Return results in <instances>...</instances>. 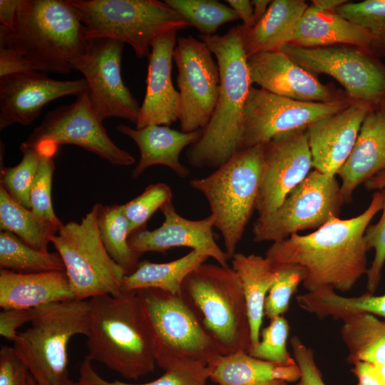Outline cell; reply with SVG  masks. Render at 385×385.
Here are the masks:
<instances>
[{"mask_svg": "<svg viewBox=\"0 0 385 385\" xmlns=\"http://www.w3.org/2000/svg\"><path fill=\"white\" fill-rule=\"evenodd\" d=\"M55 170L53 158L42 155L36 175L30 190L31 209L39 216L52 221H60L51 202V185Z\"/></svg>", "mask_w": 385, "mask_h": 385, "instance_id": "obj_43", "label": "cell"}, {"mask_svg": "<svg viewBox=\"0 0 385 385\" xmlns=\"http://www.w3.org/2000/svg\"><path fill=\"white\" fill-rule=\"evenodd\" d=\"M385 173V103L366 115L353 150L337 175L345 204L352 201L355 190L374 176Z\"/></svg>", "mask_w": 385, "mask_h": 385, "instance_id": "obj_23", "label": "cell"}, {"mask_svg": "<svg viewBox=\"0 0 385 385\" xmlns=\"http://www.w3.org/2000/svg\"><path fill=\"white\" fill-rule=\"evenodd\" d=\"M215 55L220 86L216 106L200 138L189 146L186 157L197 168H217L240 150L244 110L252 86L240 26L223 35H200Z\"/></svg>", "mask_w": 385, "mask_h": 385, "instance_id": "obj_3", "label": "cell"}, {"mask_svg": "<svg viewBox=\"0 0 385 385\" xmlns=\"http://www.w3.org/2000/svg\"><path fill=\"white\" fill-rule=\"evenodd\" d=\"M289 332V325L283 315L272 318L269 325L261 329V339L251 345L247 352L253 357L270 362L295 364L287 349Z\"/></svg>", "mask_w": 385, "mask_h": 385, "instance_id": "obj_40", "label": "cell"}, {"mask_svg": "<svg viewBox=\"0 0 385 385\" xmlns=\"http://www.w3.org/2000/svg\"><path fill=\"white\" fill-rule=\"evenodd\" d=\"M103 122L93 106L88 91H85L76 96L72 103L47 113L21 145L53 158L58 145H75L113 165H133L135 161L133 156L113 142Z\"/></svg>", "mask_w": 385, "mask_h": 385, "instance_id": "obj_11", "label": "cell"}, {"mask_svg": "<svg viewBox=\"0 0 385 385\" xmlns=\"http://www.w3.org/2000/svg\"><path fill=\"white\" fill-rule=\"evenodd\" d=\"M116 130L131 138L139 149V162L132 172L133 178L155 165H165L178 177L186 178L189 170L180 163V155L185 148L197 142L202 134V130L185 133L160 125L133 128L121 124Z\"/></svg>", "mask_w": 385, "mask_h": 385, "instance_id": "obj_24", "label": "cell"}, {"mask_svg": "<svg viewBox=\"0 0 385 385\" xmlns=\"http://www.w3.org/2000/svg\"><path fill=\"white\" fill-rule=\"evenodd\" d=\"M274 269L277 277L265 304V315L270 319L283 315L289 309L291 298L307 274L305 268L297 264L283 265Z\"/></svg>", "mask_w": 385, "mask_h": 385, "instance_id": "obj_41", "label": "cell"}, {"mask_svg": "<svg viewBox=\"0 0 385 385\" xmlns=\"http://www.w3.org/2000/svg\"><path fill=\"white\" fill-rule=\"evenodd\" d=\"M200 35H215L224 24L240 19L233 9L216 0H165Z\"/></svg>", "mask_w": 385, "mask_h": 385, "instance_id": "obj_36", "label": "cell"}, {"mask_svg": "<svg viewBox=\"0 0 385 385\" xmlns=\"http://www.w3.org/2000/svg\"><path fill=\"white\" fill-rule=\"evenodd\" d=\"M91 359L86 356L80 369L79 380L93 385H207L210 368L200 364H184L165 371L158 379L144 383L130 384L120 381H109L100 376L93 369Z\"/></svg>", "mask_w": 385, "mask_h": 385, "instance_id": "obj_37", "label": "cell"}, {"mask_svg": "<svg viewBox=\"0 0 385 385\" xmlns=\"http://www.w3.org/2000/svg\"><path fill=\"white\" fill-rule=\"evenodd\" d=\"M87 91L85 78L56 80L38 71L1 77L0 130L16 123L30 125L49 102Z\"/></svg>", "mask_w": 385, "mask_h": 385, "instance_id": "obj_18", "label": "cell"}, {"mask_svg": "<svg viewBox=\"0 0 385 385\" xmlns=\"http://www.w3.org/2000/svg\"><path fill=\"white\" fill-rule=\"evenodd\" d=\"M172 198L170 186L158 183L148 185L140 195L123 205L130 235L142 230L153 215Z\"/></svg>", "mask_w": 385, "mask_h": 385, "instance_id": "obj_42", "label": "cell"}, {"mask_svg": "<svg viewBox=\"0 0 385 385\" xmlns=\"http://www.w3.org/2000/svg\"><path fill=\"white\" fill-rule=\"evenodd\" d=\"M31 374L14 346L0 349V385H31Z\"/></svg>", "mask_w": 385, "mask_h": 385, "instance_id": "obj_45", "label": "cell"}, {"mask_svg": "<svg viewBox=\"0 0 385 385\" xmlns=\"http://www.w3.org/2000/svg\"><path fill=\"white\" fill-rule=\"evenodd\" d=\"M247 62L251 83L275 95L305 102L349 98L345 91L323 84L282 50L253 54Z\"/></svg>", "mask_w": 385, "mask_h": 385, "instance_id": "obj_19", "label": "cell"}, {"mask_svg": "<svg viewBox=\"0 0 385 385\" xmlns=\"http://www.w3.org/2000/svg\"><path fill=\"white\" fill-rule=\"evenodd\" d=\"M226 2L235 10L239 18L242 19L244 27L252 28L255 25L253 6L251 1L227 0Z\"/></svg>", "mask_w": 385, "mask_h": 385, "instance_id": "obj_49", "label": "cell"}, {"mask_svg": "<svg viewBox=\"0 0 385 385\" xmlns=\"http://www.w3.org/2000/svg\"><path fill=\"white\" fill-rule=\"evenodd\" d=\"M88 300L73 299L40 307L31 325L19 332L14 348L38 385H70L68 344L87 333Z\"/></svg>", "mask_w": 385, "mask_h": 385, "instance_id": "obj_7", "label": "cell"}, {"mask_svg": "<svg viewBox=\"0 0 385 385\" xmlns=\"http://www.w3.org/2000/svg\"><path fill=\"white\" fill-rule=\"evenodd\" d=\"M180 295L222 355L248 351L252 341L247 307L232 267L202 264L186 277Z\"/></svg>", "mask_w": 385, "mask_h": 385, "instance_id": "obj_5", "label": "cell"}, {"mask_svg": "<svg viewBox=\"0 0 385 385\" xmlns=\"http://www.w3.org/2000/svg\"><path fill=\"white\" fill-rule=\"evenodd\" d=\"M88 42V59L78 71L87 82V91L96 113L103 120L119 118L136 124L140 106L121 76L124 43L109 38Z\"/></svg>", "mask_w": 385, "mask_h": 385, "instance_id": "obj_17", "label": "cell"}, {"mask_svg": "<svg viewBox=\"0 0 385 385\" xmlns=\"http://www.w3.org/2000/svg\"><path fill=\"white\" fill-rule=\"evenodd\" d=\"M208 257L204 252L192 250L182 257L168 262L140 261L136 269L125 276L121 291L155 288L173 294H180L182 284L186 277L205 263Z\"/></svg>", "mask_w": 385, "mask_h": 385, "instance_id": "obj_30", "label": "cell"}, {"mask_svg": "<svg viewBox=\"0 0 385 385\" xmlns=\"http://www.w3.org/2000/svg\"><path fill=\"white\" fill-rule=\"evenodd\" d=\"M371 366L381 385H385V364H371Z\"/></svg>", "mask_w": 385, "mask_h": 385, "instance_id": "obj_55", "label": "cell"}, {"mask_svg": "<svg viewBox=\"0 0 385 385\" xmlns=\"http://www.w3.org/2000/svg\"><path fill=\"white\" fill-rule=\"evenodd\" d=\"M368 190H381L385 188V173L379 174L364 183Z\"/></svg>", "mask_w": 385, "mask_h": 385, "instance_id": "obj_54", "label": "cell"}, {"mask_svg": "<svg viewBox=\"0 0 385 385\" xmlns=\"http://www.w3.org/2000/svg\"><path fill=\"white\" fill-rule=\"evenodd\" d=\"M306 129L278 135L262 145L260 182L255 204L258 216L277 210L313 168Z\"/></svg>", "mask_w": 385, "mask_h": 385, "instance_id": "obj_16", "label": "cell"}, {"mask_svg": "<svg viewBox=\"0 0 385 385\" xmlns=\"http://www.w3.org/2000/svg\"><path fill=\"white\" fill-rule=\"evenodd\" d=\"M245 294L251 329L252 344L260 341L268 292L277 277L269 260L255 254L235 253L231 257Z\"/></svg>", "mask_w": 385, "mask_h": 385, "instance_id": "obj_29", "label": "cell"}, {"mask_svg": "<svg viewBox=\"0 0 385 385\" xmlns=\"http://www.w3.org/2000/svg\"><path fill=\"white\" fill-rule=\"evenodd\" d=\"M262 157V145L240 149L208 176L190 181L207 200L230 259L255 210Z\"/></svg>", "mask_w": 385, "mask_h": 385, "instance_id": "obj_6", "label": "cell"}, {"mask_svg": "<svg viewBox=\"0 0 385 385\" xmlns=\"http://www.w3.org/2000/svg\"><path fill=\"white\" fill-rule=\"evenodd\" d=\"M344 204L339 182L313 170L274 212L253 224L255 242H277L305 230H317L338 217Z\"/></svg>", "mask_w": 385, "mask_h": 385, "instance_id": "obj_12", "label": "cell"}, {"mask_svg": "<svg viewBox=\"0 0 385 385\" xmlns=\"http://www.w3.org/2000/svg\"><path fill=\"white\" fill-rule=\"evenodd\" d=\"M352 102L350 98L328 103L300 101L251 86L245 106L240 149L262 145L287 132L307 128L343 111Z\"/></svg>", "mask_w": 385, "mask_h": 385, "instance_id": "obj_15", "label": "cell"}, {"mask_svg": "<svg viewBox=\"0 0 385 385\" xmlns=\"http://www.w3.org/2000/svg\"><path fill=\"white\" fill-rule=\"evenodd\" d=\"M21 0H1L0 1V22L6 29L13 28L18 9Z\"/></svg>", "mask_w": 385, "mask_h": 385, "instance_id": "obj_51", "label": "cell"}, {"mask_svg": "<svg viewBox=\"0 0 385 385\" xmlns=\"http://www.w3.org/2000/svg\"><path fill=\"white\" fill-rule=\"evenodd\" d=\"M40 307L28 309H3L0 313V334L14 342L19 332L17 330L26 323H31L38 312Z\"/></svg>", "mask_w": 385, "mask_h": 385, "instance_id": "obj_47", "label": "cell"}, {"mask_svg": "<svg viewBox=\"0 0 385 385\" xmlns=\"http://www.w3.org/2000/svg\"><path fill=\"white\" fill-rule=\"evenodd\" d=\"M281 50L309 71L336 79L352 101L372 108L385 103V64L370 51L346 44L319 47L286 44Z\"/></svg>", "mask_w": 385, "mask_h": 385, "instance_id": "obj_13", "label": "cell"}, {"mask_svg": "<svg viewBox=\"0 0 385 385\" xmlns=\"http://www.w3.org/2000/svg\"><path fill=\"white\" fill-rule=\"evenodd\" d=\"M61 221L42 217L13 199L0 187V229L14 233L29 246L48 252V245L61 225Z\"/></svg>", "mask_w": 385, "mask_h": 385, "instance_id": "obj_33", "label": "cell"}, {"mask_svg": "<svg viewBox=\"0 0 385 385\" xmlns=\"http://www.w3.org/2000/svg\"><path fill=\"white\" fill-rule=\"evenodd\" d=\"M308 6L303 0H274L253 27L239 25L247 58L261 52L281 50Z\"/></svg>", "mask_w": 385, "mask_h": 385, "instance_id": "obj_28", "label": "cell"}, {"mask_svg": "<svg viewBox=\"0 0 385 385\" xmlns=\"http://www.w3.org/2000/svg\"><path fill=\"white\" fill-rule=\"evenodd\" d=\"M86 27L87 40L109 38L129 44L138 58L149 56L152 41L189 23L158 0H71Z\"/></svg>", "mask_w": 385, "mask_h": 385, "instance_id": "obj_9", "label": "cell"}, {"mask_svg": "<svg viewBox=\"0 0 385 385\" xmlns=\"http://www.w3.org/2000/svg\"><path fill=\"white\" fill-rule=\"evenodd\" d=\"M36 385H38V384H36Z\"/></svg>", "mask_w": 385, "mask_h": 385, "instance_id": "obj_59", "label": "cell"}, {"mask_svg": "<svg viewBox=\"0 0 385 385\" xmlns=\"http://www.w3.org/2000/svg\"><path fill=\"white\" fill-rule=\"evenodd\" d=\"M34 71L26 59L16 51L0 46V78Z\"/></svg>", "mask_w": 385, "mask_h": 385, "instance_id": "obj_48", "label": "cell"}, {"mask_svg": "<svg viewBox=\"0 0 385 385\" xmlns=\"http://www.w3.org/2000/svg\"><path fill=\"white\" fill-rule=\"evenodd\" d=\"M210 368L216 385H287L298 381L297 364L270 362L250 356L246 351L222 355Z\"/></svg>", "mask_w": 385, "mask_h": 385, "instance_id": "obj_27", "label": "cell"}, {"mask_svg": "<svg viewBox=\"0 0 385 385\" xmlns=\"http://www.w3.org/2000/svg\"><path fill=\"white\" fill-rule=\"evenodd\" d=\"M342 321L341 337L349 351V363L385 364V319L359 313Z\"/></svg>", "mask_w": 385, "mask_h": 385, "instance_id": "obj_31", "label": "cell"}, {"mask_svg": "<svg viewBox=\"0 0 385 385\" xmlns=\"http://www.w3.org/2000/svg\"><path fill=\"white\" fill-rule=\"evenodd\" d=\"M336 11L366 30L374 39L373 53L385 56V0L348 1Z\"/></svg>", "mask_w": 385, "mask_h": 385, "instance_id": "obj_38", "label": "cell"}, {"mask_svg": "<svg viewBox=\"0 0 385 385\" xmlns=\"http://www.w3.org/2000/svg\"><path fill=\"white\" fill-rule=\"evenodd\" d=\"M21 160L14 167L1 170V186L10 196L24 207L31 209L30 190L38 172L42 155L36 150L21 145Z\"/></svg>", "mask_w": 385, "mask_h": 385, "instance_id": "obj_39", "label": "cell"}, {"mask_svg": "<svg viewBox=\"0 0 385 385\" xmlns=\"http://www.w3.org/2000/svg\"><path fill=\"white\" fill-rule=\"evenodd\" d=\"M381 207L382 196L378 190L359 215L349 219L334 217L313 232L293 234L274 242L265 257L273 268L288 264L304 267L307 274L302 284L307 292L324 287L346 292L367 273L364 234Z\"/></svg>", "mask_w": 385, "mask_h": 385, "instance_id": "obj_1", "label": "cell"}, {"mask_svg": "<svg viewBox=\"0 0 385 385\" xmlns=\"http://www.w3.org/2000/svg\"><path fill=\"white\" fill-rule=\"evenodd\" d=\"M299 307L319 319H334L359 313H368L385 319V294L374 295L368 292L357 297H344L330 287L296 297Z\"/></svg>", "mask_w": 385, "mask_h": 385, "instance_id": "obj_32", "label": "cell"}, {"mask_svg": "<svg viewBox=\"0 0 385 385\" xmlns=\"http://www.w3.org/2000/svg\"><path fill=\"white\" fill-rule=\"evenodd\" d=\"M73 299L65 271L21 274L0 270V307L3 309L36 308Z\"/></svg>", "mask_w": 385, "mask_h": 385, "instance_id": "obj_25", "label": "cell"}, {"mask_svg": "<svg viewBox=\"0 0 385 385\" xmlns=\"http://www.w3.org/2000/svg\"><path fill=\"white\" fill-rule=\"evenodd\" d=\"M347 2L346 0H313L311 4L320 10L335 11L337 8Z\"/></svg>", "mask_w": 385, "mask_h": 385, "instance_id": "obj_52", "label": "cell"}, {"mask_svg": "<svg viewBox=\"0 0 385 385\" xmlns=\"http://www.w3.org/2000/svg\"><path fill=\"white\" fill-rule=\"evenodd\" d=\"M352 364L351 371L357 379V385H381L371 364L357 361Z\"/></svg>", "mask_w": 385, "mask_h": 385, "instance_id": "obj_50", "label": "cell"}, {"mask_svg": "<svg viewBox=\"0 0 385 385\" xmlns=\"http://www.w3.org/2000/svg\"><path fill=\"white\" fill-rule=\"evenodd\" d=\"M0 268L21 274L65 271L58 252L38 250L8 231L0 232Z\"/></svg>", "mask_w": 385, "mask_h": 385, "instance_id": "obj_35", "label": "cell"}, {"mask_svg": "<svg viewBox=\"0 0 385 385\" xmlns=\"http://www.w3.org/2000/svg\"><path fill=\"white\" fill-rule=\"evenodd\" d=\"M98 203L80 222L61 224L51 243L62 258L74 299L121 292L125 272L108 254L97 225Z\"/></svg>", "mask_w": 385, "mask_h": 385, "instance_id": "obj_10", "label": "cell"}, {"mask_svg": "<svg viewBox=\"0 0 385 385\" xmlns=\"http://www.w3.org/2000/svg\"><path fill=\"white\" fill-rule=\"evenodd\" d=\"M207 44L192 36L178 37L173 60L180 93L178 120L181 131L202 130L218 99L220 70Z\"/></svg>", "mask_w": 385, "mask_h": 385, "instance_id": "obj_14", "label": "cell"}, {"mask_svg": "<svg viewBox=\"0 0 385 385\" xmlns=\"http://www.w3.org/2000/svg\"><path fill=\"white\" fill-rule=\"evenodd\" d=\"M97 225L109 256L126 274L133 272L140 262L141 255L134 252L129 245V224L123 205L98 203Z\"/></svg>", "mask_w": 385, "mask_h": 385, "instance_id": "obj_34", "label": "cell"}, {"mask_svg": "<svg viewBox=\"0 0 385 385\" xmlns=\"http://www.w3.org/2000/svg\"><path fill=\"white\" fill-rule=\"evenodd\" d=\"M151 336L156 364L166 371L184 364L210 366L222 356L180 294L137 290Z\"/></svg>", "mask_w": 385, "mask_h": 385, "instance_id": "obj_8", "label": "cell"}, {"mask_svg": "<svg viewBox=\"0 0 385 385\" xmlns=\"http://www.w3.org/2000/svg\"><path fill=\"white\" fill-rule=\"evenodd\" d=\"M210 385H214V384H210ZM215 385H216V384H215Z\"/></svg>", "mask_w": 385, "mask_h": 385, "instance_id": "obj_58", "label": "cell"}, {"mask_svg": "<svg viewBox=\"0 0 385 385\" xmlns=\"http://www.w3.org/2000/svg\"><path fill=\"white\" fill-rule=\"evenodd\" d=\"M70 385H93L81 380H78L77 382H72Z\"/></svg>", "mask_w": 385, "mask_h": 385, "instance_id": "obj_56", "label": "cell"}, {"mask_svg": "<svg viewBox=\"0 0 385 385\" xmlns=\"http://www.w3.org/2000/svg\"><path fill=\"white\" fill-rule=\"evenodd\" d=\"M164 216L162 225L153 230H139L128 238L130 248L143 255L146 252H164L173 247H188L200 251L215 260L218 265L228 267L230 257L216 243L212 227L214 217L192 220L180 215L172 200L160 208Z\"/></svg>", "mask_w": 385, "mask_h": 385, "instance_id": "obj_20", "label": "cell"}, {"mask_svg": "<svg viewBox=\"0 0 385 385\" xmlns=\"http://www.w3.org/2000/svg\"><path fill=\"white\" fill-rule=\"evenodd\" d=\"M382 196V213L375 224L369 225L364 234L367 250H374V257L366 273L367 292L374 294L381 277L385 263V188L380 190Z\"/></svg>", "mask_w": 385, "mask_h": 385, "instance_id": "obj_44", "label": "cell"}, {"mask_svg": "<svg viewBox=\"0 0 385 385\" xmlns=\"http://www.w3.org/2000/svg\"><path fill=\"white\" fill-rule=\"evenodd\" d=\"M87 356L127 379L138 380L156 364L150 333L137 291L88 299Z\"/></svg>", "mask_w": 385, "mask_h": 385, "instance_id": "obj_4", "label": "cell"}, {"mask_svg": "<svg viewBox=\"0 0 385 385\" xmlns=\"http://www.w3.org/2000/svg\"><path fill=\"white\" fill-rule=\"evenodd\" d=\"M251 1L252 4L253 11H254V19L256 24L265 14L272 1L252 0Z\"/></svg>", "mask_w": 385, "mask_h": 385, "instance_id": "obj_53", "label": "cell"}, {"mask_svg": "<svg viewBox=\"0 0 385 385\" xmlns=\"http://www.w3.org/2000/svg\"><path fill=\"white\" fill-rule=\"evenodd\" d=\"M2 46L46 73L79 71L89 55L86 27L71 0H21L13 28L0 26Z\"/></svg>", "mask_w": 385, "mask_h": 385, "instance_id": "obj_2", "label": "cell"}, {"mask_svg": "<svg viewBox=\"0 0 385 385\" xmlns=\"http://www.w3.org/2000/svg\"><path fill=\"white\" fill-rule=\"evenodd\" d=\"M290 344L293 357L300 371V378L296 385H326L317 366L312 349L296 335L292 337Z\"/></svg>", "mask_w": 385, "mask_h": 385, "instance_id": "obj_46", "label": "cell"}, {"mask_svg": "<svg viewBox=\"0 0 385 385\" xmlns=\"http://www.w3.org/2000/svg\"><path fill=\"white\" fill-rule=\"evenodd\" d=\"M374 39L363 28L335 11L307 7L287 43L302 47L352 45L372 52ZM373 53V52H372Z\"/></svg>", "mask_w": 385, "mask_h": 385, "instance_id": "obj_26", "label": "cell"}, {"mask_svg": "<svg viewBox=\"0 0 385 385\" xmlns=\"http://www.w3.org/2000/svg\"><path fill=\"white\" fill-rule=\"evenodd\" d=\"M352 102L343 111L320 119L306 129L312 168L328 178H335L349 157L362 122L371 108Z\"/></svg>", "mask_w": 385, "mask_h": 385, "instance_id": "obj_21", "label": "cell"}, {"mask_svg": "<svg viewBox=\"0 0 385 385\" xmlns=\"http://www.w3.org/2000/svg\"><path fill=\"white\" fill-rule=\"evenodd\" d=\"M31 385H36V381L34 379L32 376H31Z\"/></svg>", "mask_w": 385, "mask_h": 385, "instance_id": "obj_57", "label": "cell"}, {"mask_svg": "<svg viewBox=\"0 0 385 385\" xmlns=\"http://www.w3.org/2000/svg\"><path fill=\"white\" fill-rule=\"evenodd\" d=\"M177 40V31H172L158 36L151 43L146 91L136 128L151 125L169 126L178 120L180 93L171 76Z\"/></svg>", "mask_w": 385, "mask_h": 385, "instance_id": "obj_22", "label": "cell"}]
</instances>
